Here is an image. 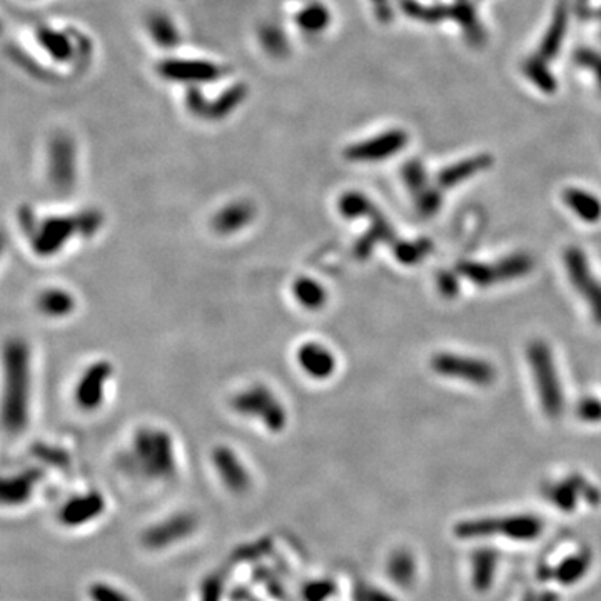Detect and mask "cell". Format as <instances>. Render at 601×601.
<instances>
[{
  "label": "cell",
  "instance_id": "6da1fadb",
  "mask_svg": "<svg viewBox=\"0 0 601 601\" xmlns=\"http://www.w3.org/2000/svg\"><path fill=\"white\" fill-rule=\"evenodd\" d=\"M0 424L8 433H20L27 426L32 391V359L22 339H8L0 358Z\"/></svg>",
  "mask_w": 601,
  "mask_h": 601
},
{
  "label": "cell",
  "instance_id": "7a4b0ae2",
  "mask_svg": "<svg viewBox=\"0 0 601 601\" xmlns=\"http://www.w3.org/2000/svg\"><path fill=\"white\" fill-rule=\"evenodd\" d=\"M127 461L131 470L144 478L154 481L173 478L178 468L173 436L157 426L137 429L127 451Z\"/></svg>",
  "mask_w": 601,
  "mask_h": 601
},
{
  "label": "cell",
  "instance_id": "3957f363",
  "mask_svg": "<svg viewBox=\"0 0 601 601\" xmlns=\"http://www.w3.org/2000/svg\"><path fill=\"white\" fill-rule=\"evenodd\" d=\"M231 407L246 419L257 421L269 433H282L289 421V413L281 398L263 383L249 384L239 389L231 399Z\"/></svg>",
  "mask_w": 601,
  "mask_h": 601
},
{
  "label": "cell",
  "instance_id": "277c9868",
  "mask_svg": "<svg viewBox=\"0 0 601 601\" xmlns=\"http://www.w3.org/2000/svg\"><path fill=\"white\" fill-rule=\"evenodd\" d=\"M541 530H543V523H541L540 518L533 516V514H514V516L461 523V525L456 526V536L458 538L473 540L488 538V536L501 533V536H505V538L530 541L538 538Z\"/></svg>",
  "mask_w": 601,
  "mask_h": 601
},
{
  "label": "cell",
  "instance_id": "5b68a950",
  "mask_svg": "<svg viewBox=\"0 0 601 601\" xmlns=\"http://www.w3.org/2000/svg\"><path fill=\"white\" fill-rule=\"evenodd\" d=\"M528 359H530L531 368H533V372L536 375L541 405H543L548 416L556 418L560 414L561 407H563V393H561L560 383H558L551 353H549L544 342L536 341L530 345Z\"/></svg>",
  "mask_w": 601,
  "mask_h": 601
},
{
  "label": "cell",
  "instance_id": "8992f818",
  "mask_svg": "<svg viewBox=\"0 0 601 601\" xmlns=\"http://www.w3.org/2000/svg\"><path fill=\"white\" fill-rule=\"evenodd\" d=\"M75 234H80L79 217H47L38 224L34 234V251L42 257L57 256Z\"/></svg>",
  "mask_w": 601,
  "mask_h": 601
},
{
  "label": "cell",
  "instance_id": "52a82bcc",
  "mask_svg": "<svg viewBox=\"0 0 601 601\" xmlns=\"http://www.w3.org/2000/svg\"><path fill=\"white\" fill-rule=\"evenodd\" d=\"M114 375L109 361H96L80 375L75 383V405L84 411H96L104 405L106 393L110 377Z\"/></svg>",
  "mask_w": 601,
  "mask_h": 601
},
{
  "label": "cell",
  "instance_id": "ba28073f",
  "mask_svg": "<svg viewBox=\"0 0 601 601\" xmlns=\"http://www.w3.org/2000/svg\"><path fill=\"white\" fill-rule=\"evenodd\" d=\"M431 366L437 375L456 379L470 381L475 384H491L495 379V369L491 364L475 358H463L458 354H436Z\"/></svg>",
  "mask_w": 601,
  "mask_h": 601
},
{
  "label": "cell",
  "instance_id": "9c48e42d",
  "mask_svg": "<svg viewBox=\"0 0 601 601\" xmlns=\"http://www.w3.org/2000/svg\"><path fill=\"white\" fill-rule=\"evenodd\" d=\"M406 144L407 136L405 131H389L351 145L346 149L345 156L351 162H379L398 154Z\"/></svg>",
  "mask_w": 601,
  "mask_h": 601
},
{
  "label": "cell",
  "instance_id": "30bf717a",
  "mask_svg": "<svg viewBox=\"0 0 601 601\" xmlns=\"http://www.w3.org/2000/svg\"><path fill=\"white\" fill-rule=\"evenodd\" d=\"M212 466L221 483L233 493H244L251 488V473L242 458L229 446H216L210 454Z\"/></svg>",
  "mask_w": 601,
  "mask_h": 601
},
{
  "label": "cell",
  "instance_id": "8fae6325",
  "mask_svg": "<svg viewBox=\"0 0 601 601\" xmlns=\"http://www.w3.org/2000/svg\"><path fill=\"white\" fill-rule=\"evenodd\" d=\"M296 361L300 371L314 381L329 379L338 369L336 354L319 341L303 342L296 351Z\"/></svg>",
  "mask_w": 601,
  "mask_h": 601
},
{
  "label": "cell",
  "instance_id": "7c38bea8",
  "mask_svg": "<svg viewBox=\"0 0 601 601\" xmlns=\"http://www.w3.org/2000/svg\"><path fill=\"white\" fill-rule=\"evenodd\" d=\"M566 268H568L571 282L578 287L583 298L590 300L591 312H593L596 323L601 324V286L591 276L590 269L586 268V259L578 249H568L565 256Z\"/></svg>",
  "mask_w": 601,
  "mask_h": 601
},
{
  "label": "cell",
  "instance_id": "4fadbf2b",
  "mask_svg": "<svg viewBox=\"0 0 601 601\" xmlns=\"http://www.w3.org/2000/svg\"><path fill=\"white\" fill-rule=\"evenodd\" d=\"M256 205L247 199L233 201L224 204L212 216L210 227L219 236H234L239 234L254 222Z\"/></svg>",
  "mask_w": 601,
  "mask_h": 601
},
{
  "label": "cell",
  "instance_id": "5bb4252c",
  "mask_svg": "<svg viewBox=\"0 0 601 601\" xmlns=\"http://www.w3.org/2000/svg\"><path fill=\"white\" fill-rule=\"evenodd\" d=\"M49 175L60 191H68L75 182L74 144L66 137H57L50 145Z\"/></svg>",
  "mask_w": 601,
  "mask_h": 601
},
{
  "label": "cell",
  "instance_id": "9a60e30c",
  "mask_svg": "<svg viewBox=\"0 0 601 601\" xmlns=\"http://www.w3.org/2000/svg\"><path fill=\"white\" fill-rule=\"evenodd\" d=\"M291 294L296 303L306 311H321L329 299L326 286L311 276H299L291 286Z\"/></svg>",
  "mask_w": 601,
  "mask_h": 601
},
{
  "label": "cell",
  "instance_id": "2e32d148",
  "mask_svg": "<svg viewBox=\"0 0 601 601\" xmlns=\"http://www.w3.org/2000/svg\"><path fill=\"white\" fill-rule=\"evenodd\" d=\"M566 29H568V6H566V0H561V2L558 3L555 15H553L551 25H549V29L543 37V42H541L540 45L538 55L541 59H544L548 62V60L556 57L558 50H560L561 44H563Z\"/></svg>",
  "mask_w": 601,
  "mask_h": 601
},
{
  "label": "cell",
  "instance_id": "e0dca14e",
  "mask_svg": "<svg viewBox=\"0 0 601 601\" xmlns=\"http://www.w3.org/2000/svg\"><path fill=\"white\" fill-rule=\"evenodd\" d=\"M36 306L47 317H66L74 312L75 299L66 289L50 287L37 296Z\"/></svg>",
  "mask_w": 601,
  "mask_h": 601
},
{
  "label": "cell",
  "instance_id": "ac0fdd59",
  "mask_svg": "<svg viewBox=\"0 0 601 601\" xmlns=\"http://www.w3.org/2000/svg\"><path fill=\"white\" fill-rule=\"evenodd\" d=\"M162 74L173 79H214L219 75L216 66L205 62H192V60H169L161 66Z\"/></svg>",
  "mask_w": 601,
  "mask_h": 601
},
{
  "label": "cell",
  "instance_id": "d6986e66",
  "mask_svg": "<svg viewBox=\"0 0 601 601\" xmlns=\"http://www.w3.org/2000/svg\"><path fill=\"white\" fill-rule=\"evenodd\" d=\"M565 203L579 219L586 222H596L601 219V203L598 197L581 189L565 191Z\"/></svg>",
  "mask_w": 601,
  "mask_h": 601
},
{
  "label": "cell",
  "instance_id": "ffe728a7",
  "mask_svg": "<svg viewBox=\"0 0 601 601\" xmlns=\"http://www.w3.org/2000/svg\"><path fill=\"white\" fill-rule=\"evenodd\" d=\"M489 166H491V157L489 156H476L466 159V161L458 162V164L446 167L440 175V184L443 187H451L468 178H473L476 173L488 169Z\"/></svg>",
  "mask_w": 601,
  "mask_h": 601
},
{
  "label": "cell",
  "instance_id": "44dd1931",
  "mask_svg": "<svg viewBox=\"0 0 601 601\" xmlns=\"http://www.w3.org/2000/svg\"><path fill=\"white\" fill-rule=\"evenodd\" d=\"M386 239L388 240L393 239V229H391V226L379 216V214L375 212L372 214L371 229H369L366 236H364L363 239H359V242L356 244V254L359 257H366L369 252H371L372 249L381 242V240H386Z\"/></svg>",
  "mask_w": 601,
  "mask_h": 601
},
{
  "label": "cell",
  "instance_id": "7402d4cb",
  "mask_svg": "<svg viewBox=\"0 0 601 601\" xmlns=\"http://www.w3.org/2000/svg\"><path fill=\"white\" fill-rule=\"evenodd\" d=\"M588 568H590V558L586 556V553L568 556L565 558L563 563H560L553 570L555 574H551V578H555L561 583H573L578 581L581 577H585V571Z\"/></svg>",
  "mask_w": 601,
  "mask_h": 601
},
{
  "label": "cell",
  "instance_id": "603a6c76",
  "mask_svg": "<svg viewBox=\"0 0 601 601\" xmlns=\"http://www.w3.org/2000/svg\"><path fill=\"white\" fill-rule=\"evenodd\" d=\"M338 208L339 212L342 214V217L346 219L366 217L371 216L372 210H376L372 208L371 201L364 194H359V192H346V194H342L341 199H339Z\"/></svg>",
  "mask_w": 601,
  "mask_h": 601
},
{
  "label": "cell",
  "instance_id": "cb8c5ba5",
  "mask_svg": "<svg viewBox=\"0 0 601 601\" xmlns=\"http://www.w3.org/2000/svg\"><path fill=\"white\" fill-rule=\"evenodd\" d=\"M523 71H525L528 79L538 85L541 90H544V92H553V90L556 89L555 77H553L549 68L546 67V60L541 59L540 55L538 57L528 59L525 66H523Z\"/></svg>",
  "mask_w": 601,
  "mask_h": 601
},
{
  "label": "cell",
  "instance_id": "d4e9b609",
  "mask_svg": "<svg viewBox=\"0 0 601 601\" xmlns=\"http://www.w3.org/2000/svg\"><path fill=\"white\" fill-rule=\"evenodd\" d=\"M431 247V244L426 240H418V242H399V246L394 247V254L398 261L403 264H413L423 259L426 252Z\"/></svg>",
  "mask_w": 601,
  "mask_h": 601
},
{
  "label": "cell",
  "instance_id": "484cf974",
  "mask_svg": "<svg viewBox=\"0 0 601 601\" xmlns=\"http://www.w3.org/2000/svg\"><path fill=\"white\" fill-rule=\"evenodd\" d=\"M41 41H42V44H44L45 49L49 50V52L52 54L54 57H57V59H67L68 57V52H71V49H68V44L62 36H59V34L52 32V30H44V32L41 34Z\"/></svg>",
  "mask_w": 601,
  "mask_h": 601
},
{
  "label": "cell",
  "instance_id": "4316f807",
  "mask_svg": "<svg viewBox=\"0 0 601 601\" xmlns=\"http://www.w3.org/2000/svg\"><path fill=\"white\" fill-rule=\"evenodd\" d=\"M573 60L578 64L579 67L590 68L596 77V82H598L601 89V55L591 49H579L577 54L573 55Z\"/></svg>",
  "mask_w": 601,
  "mask_h": 601
},
{
  "label": "cell",
  "instance_id": "83f0119b",
  "mask_svg": "<svg viewBox=\"0 0 601 601\" xmlns=\"http://www.w3.org/2000/svg\"><path fill=\"white\" fill-rule=\"evenodd\" d=\"M453 17L461 22L463 27H465L471 36L475 38H479L481 29L478 27V24H476L475 10L468 6V3H458V6L453 8Z\"/></svg>",
  "mask_w": 601,
  "mask_h": 601
},
{
  "label": "cell",
  "instance_id": "f1b7e54d",
  "mask_svg": "<svg viewBox=\"0 0 601 601\" xmlns=\"http://www.w3.org/2000/svg\"><path fill=\"white\" fill-rule=\"evenodd\" d=\"M326 22H328V12L323 7H311L299 19V24L306 30H319Z\"/></svg>",
  "mask_w": 601,
  "mask_h": 601
},
{
  "label": "cell",
  "instance_id": "f546056e",
  "mask_svg": "<svg viewBox=\"0 0 601 601\" xmlns=\"http://www.w3.org/2000/svg\"><path fill=\"white\" fill-rule=\"evenodd\" d=\"M578 416L585 421L601 419V403L598 399H583L578 406Z\"/></svg>",
  "mask_w": 601,
  "mask_h": 601
},
{
  "label": "cell",
  "instance_id": "4dcf8cb0",
  "mask_svg": "<svg viewBox=\"0 0 601 601\" xmlns=\"http://www.w3.org/2000/svg\"><path fill=\"white\" fill-rule=\"evenodd\" d=\"M0 252H2V239H0Z\"/></svg>",
  "mask_w": 601,
  "mask_h": 601
}]
</instances>
